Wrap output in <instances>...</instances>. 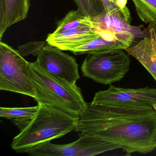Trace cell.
<instances>
[{
    "label": "cell",
    "mask_w": 156,
    "mask_h": 156,
    "mask_svg": "<svg viewBox=\"0 0 156 156\" xmlns=\"http://www.w3.org/2000/svg\"><path fill=\"white\" fill-rule=\"evenodd\" d=\"M29 72L36 92L38 104L55 107L80 116L86 105L82 91L76 84L53 75L43 69L37 61L30 62Z\"/></svg>",
    "instance_id": "cell-3"
},
{
    "label": "cell",
    "mask_w": 156,
    "mask_h": 156,
    "mask_svg": "<svg viewBox=\"0 0 156 156\" xmlns=\"http://www.w3.org/2000/svg\"><path fill=\"white\" fill-rule=\"evenodd\" d=\"M39 105L23 108H0V116L10 120L20 131L24 129L37 114Z\"/></svg>",
    "instance_id": "cell-14"
},
{
    "label": "cell",
    "mask_w": 156,
    "mask_h": 156,
    "mask_svg": "<svg viewBox=\"0 0 156 156\" xmlns=\"http://www.w3.org/2000/svg\"><path fill=\"white\" fill-rule=\"evenodd\" d=\"M83 27L93 28L92 18L85 15L77 9L69 12L58 22L56 31L78 29Z\"/></svg>",
    "instance_id": "cell-15"
},
{
    "label": "cell",
    "mask_w": 156,
    "mask_h": 156,
    "mask_svg": "<svg viewBox=\"0 0 156 156\" xmlns=\"http://www.w3.org/2000/svg\"><path fill=\"white\" fill-rule=\"evenodd\" d=\"M40 66L50 73L72 84L80 79L76 59L62 50L50 44H44L37 56Z\"/></svg>",
    "instance_id": "cell-8"
},
{
    "label": "cell",
    "mask_w": 156,
    "mask_h": 156,
    "mask_svg": "<svg viewBox=\"0 0 156 156\" xmlns=\"http://www.w3.org/2000/svg\"><path fill=\"white\" fill-rule=\"evenodd\" d=\"M78 7V9L83 14L93 18L95 17L91 0H74Z\"/></svg>",
    "instance_id": "cell-18"
},
{
    "label": "cell",
    "mask_w": 156,
    "mask_h": 156,
    "mask_svg": "<svg viewBox=\"0 0 156 156\" xmlns=\"http://www.w3.org/2000/svg\"><path fill=\"white\" fill-rule=\"evenodd\" d=\"M30 0H0V40L8 29L27 18Z\"/></svg>",
    "instance_id": "cell-13"
},
{
    "label": "cell",
    "mask_w": 156,
    "mask_h": 156,
    "mask_svg": "<svg viewBox=\"0 0 156 156\" xmlns=\"http://www.w3.org/2000/svg\"><path fill=\"white\" fill-rule=\"evenodd\" d=\"M30 62L18 51L0 42V90L36 97L29 72Z\"/></svg>",
    "instance_id": "cell-4"
},
{
    "label": "cell",
    "mask_w": 156,
    "mask_h": 156,
    "mask_svg": "<svg viewBox=\"0 0 156 156\" xmlns=\"http://www.w3.org/2000/svg\"><path fill=\"white\" fill-rule=\"evenodd\" d=\"M99 35L93 28L83 27L78 29L56 31L48 34L46 42L63 51H70L86 44Z\"/></svg>",
    "instance_id": "cell-10"
},
{
    "label": "cell",
    "mask_w": 156,
    "mask_h": 156,
    "mask_svg": "<svg viewBox=\"0 0 156 156\" xmlns=\"http://www.w3.org/2000/svg\"><path fill=\"white\" fill-rule=\"evenodd\" d=\"M91 2L95 16L99 15L104 11L100 0H91Z\"/></svg>",
    "instance_id": "cell-21"
},
{
    "label": "cell",
    "mask_w": 156,
    "mask_h": 156,
    "mask_svg": "<svg viewBox=\"0 0 156 156\" xmlns=\"http://www.w3.org/2000/svg\"><path fill=\"white\" fill-rule=\"evenodd\" d=\"M120 149L116 143L96 135L81 133L75 141L63 145L41 143L23 153L33 156H93Z\"/></svg>",
    "instance_id": "cell-6"
},
{
    "label": "cell",
    "mask_w": 156,
    "mask_h": 156,
    "mask_svg": "<svg viewBox=\"0 0 156 156\" xmlns=\"http://www.w3.org/2000/svg\"><path fill=\"white\" fill-rule=\"evenodd\" d=\"M147 28V36L125 50L136 58L156 81V25L151 24Z\"/></svg>",
    "instance_id": "cell-11"
},
{
    "label": "cell",
    "mask_w": 156,
    "mask_h": 156,
    "mask_svg": "<svg viewBox=\"0 0 156 156\" xmlns=\"http://www.w3.org/2000/svg\"><path fill=\"white\" fill-rule=\"evenodd\" d=\"M123 50L88 54L81 66L83 76L104 85L122 80L130 64V59Z\"/></svg>",
    "instance_id": "cell-5"
},
{
    "label": "cell",
    "mask_w": 156,
    "mask_h": 156,
    "mask_svg": "<svg viewBox=\"0 0 156 156\" xmlns=\"http://www.w3.org/2000/svg\"><path fill=\"white\" fill-rule=\"evenodd\" d=\"M99 34L96 39L74 50L75 55L106 52L118 50H124L131 46L135 39L134 34L129 32H112L104 30H95Z\"/></svg>",
    "instance_id": "cell-9"
},
{
    "label": "cell",
    "mask_w": 156,
    "mask_h": 156,
    "mask_svg": "<svg viewBox=\"0 0 156 156\" xmlns=\"http://www.w3.org/2000/svg\"><path fill=\"white\" fill-rule=\"evenodd\" d=\"M154 144H155V146H156V137H155V140H154Z\"/></svg>",
    "instance_id": "cell-23"
},
{
    "label": "cell",
    "mask_w": 156,
    "mask_h": 156,
    "mask_svg": "<svg viewBox=\"0 0 156 156\" xmlns=\"http://www.w3.org/2000/svg\"><path fill=\"white\" fill-rule=\"evenodd\" d=\"M127 2V0H116V5L121 10L124 19L128 23L130 24L131 15L130 11L126 6Z\"/></svg>",
    "instance_id": "cell-20"
},
{
    "label": "cell",
    "mask_w": 156,
    "mask_h": 156,
    "mask_svg": "<svg viewBox=\"0 0 156 156\" xmlns=\"http://www.w3.org/2000/svg\"><path fill=\"white\" fill-rule=\"evenodd\" d=\"M139 19L146 24L156 25V0H132Z\"/></svg>",
    "instance_id": "cell-16"
},
{
    "label": "cell",
    "mask_w": 156,
    "mask_h": 156,
    "mask_svg": "<svg viewBox=\"0 0 156 156\" xmlns=\"http://www.w3.org/2000/svg\"><path fill=\"white\" fill-rule=\"evenodd\" d=\"M38 104L39 109L32 121L13 138L11 144L16 152L23 153L41 143L76 130L79 116L55 107Z\"/></svg>",
    "instance_id": "cell-2"
},
{
    "label": "cell",
    "mask_w": 156,
    "mask_h": 156,
    "mask_svg": "<svg viewBox=\"0 0 156 156\" xmlns=\"http://www.w3.org/2000/svg\"><path fill=\"white\" fill-rule=\"evenodd\" d=\"M76 130L113 141L126 155L146 154L156 148V111L152 107L87 103Z\"/></svg>",
    "instance_id": "cell-1"
},
{
    "label": "cell",
    "mask_w": 156,
    "mask_h": 156,
    "mask_svg": "<svg viewBox=\"0 0 156 156\" xmlns=\"http://www.w3.org/2000/svg\"><path fill=\"white\" fill-rule=\"evenodd\" d=\"M44 44V43L41 42L27 44L26 45L20 47L18 51L23 56H27L31 54L37 56L40 50Z\"/></svg>",
    "instance_id": "cell-17"
},
{
    "label": "cell",
    "mask_w": 156,
    "mask_h": 156,
    "mask_svg": "<svg viewBox=\"0 0 156 156\" xmlns=\"http://www.w3.org/2000/svg\"><path fill=\"white\" fill-rule=\"evenodd\" d=\"M152 108H153L155 109V111H156V104L154 105L153 106V107H152Z\"/></svg>",
    "instance_id": "cell-22"
},
{
    "label": "cell",
    "mask_w": 156,
    "mask_h": 156,
    "mask_svg": "<svg viewBox=\"0 0 156 156\" xmlns=\"http://www.w3.org/2000/svg\"><path fill=\"white\" fill-rule=\"evenodd\" d=\"M100 1L104 11L107 13L119 12L122 13L120 9L117 6L116 0H100Z\"/></svg>",
    "instance_id": "cell-19"
},
{
    "label": "cell",
    "mask_w": 156,
    "mask_h": 156,
    "mask_svg": "<svg viewBox=\"0 0 156 156\" xmlns=\"http://www.w3.org/2000/svg\"><path fill=\"white\" fill-rule=\"evenodd\" d=\"M91 104L104 105L135 106L152 107L156 104V88H124L110 85L95 94Z\"/></svg>",
    "instance_id": "cell-7"
},
{
    "label": "cell",
    "mask_w": 156,
    "mask_h": 156,
    "mask_svg": "<svg viewBox=\"0 0 156 156\" xmlns=\"http://www.w3.org/2000/svg\"><path fill=\"white\" fill-rule=\"evenodd\" d=\"M92 20L94 30H104L117 33L129 32L136 38H143L148 34V28L130 25L121 12L107 13L104 11L99 15L92 18Z\"/></svg>",
    "instance_id": "cell-12"
}]
</instances>
